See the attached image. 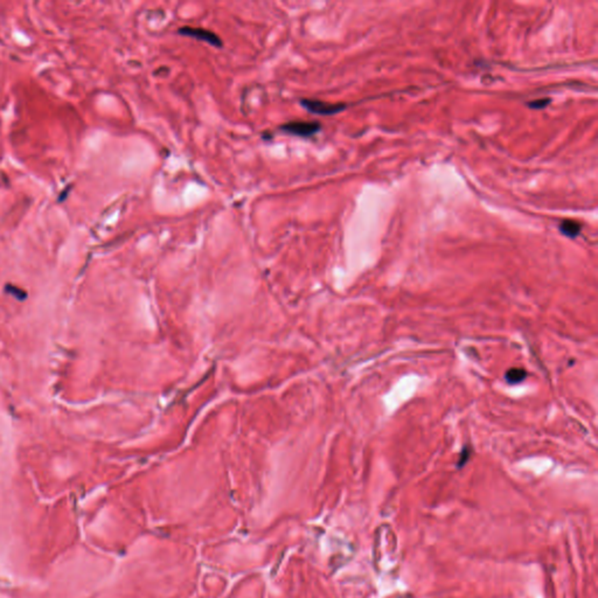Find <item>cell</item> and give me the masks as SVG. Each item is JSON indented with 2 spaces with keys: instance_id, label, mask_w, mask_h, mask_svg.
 Returning <instances> with one entry per match:
<instances>
[{
  "instance_id": "obj_2",
  "label": "cell",
  "mask_w": 598,
  "mask_h": 598,
  "mask_svg": "<svg viewBox=\"0 0 598 598\" xmlns=\"http://www.w3.org/2000/svg\"><path fill=\"white\" fill-rule=\"evenodd\" d=\"M300 105L309 112L320 116H332L346 109L344 103H328L314 98H302Z\"/></svg>"
},
{
  "instance_id": "obj_7",
  "label": "cell",
  "mask_w": 598,
  "mask_h": 598,
  "mask_svg": "<svg viewBox=\"0 0 598 598\" xmlns=\"http://www.w3.org/2000/svg\"><path fill=\"white\" fill-rule=\"evenodd\" d=\"M469 457H470V450L469 448H465L464 450H463L462 455H461V458H459V466H463L465 464L466 462L469 461Z\"/></svg>"
},
{
  "instance_id": "obj_5",
  "label": "cell",
  "mask_w": 598,
  "mask_h": 598,
  "mask_svg": "<svg viewBox=\"0 0 598 598\" xmlns=\"http://www.w3.org/2000/svg\"><path fill=\"white\" fill-rule=\"evenodd\" d=\"M527 376V373L525 369L523 368H512L510 369L506 373V375H505V379H506V381L508 383H511V385H517V383H520L523 382L525 379H526Z\"/></svg>"
},
{
  "instance_id": "obj_1",
  "label": "cell",
  "mask_w": 598,
  "mask_h": 598,
  "mask_svg": "<svg viewBox=\"0 0 598 598\" xmlns=\"http://www.w3.org/2000/svg\"><path fill=\"white\" fill-rule=\"evenodd\" d=\"M282 132L300 138H312L320 132L321 124L317 120H291L279 127Z\"/></svg>"
},
{
  "instance_id": "obj_4",
  "label": "cell",
  "mask_w": 598,
  "mask_h": 598,
  "mask_svg": "<svg viewBox=\"0 0 598 598\" xmlns=\"http://www.w3.org/2000/svg\"><path fill=\"white\" fill-rule=\"evenodd\" d=\"M581 229H582L581 224L574 220H565L560 224V230H561V233L565 235V236L570 238H575L576 236H579Z\"/></svg>"
},
{
  "instance_id": "obj_3",
  "label": "cell",
  "mask_w": 598,
  "mask_h": 598,
  "mask_svg": "<svg viewBox=\"0 0 598 598\" xmlns=\"http://www.w3.org/2000/svg\"><path fill=\"white\" fill-rule=\"evenodd\" d=\"M178 34L180 35L192 37L198 41H202L208 44H212L215 48H222L223 42L221 37L215 34L212 30L206 28H200V27H191V26H184L178 29Z\"/></svg>"
},
{
  "instance_id": "obj_6",
  "label": "cell",
  "mask_w": 598,
  "mask_h": 598,
  "mask_svg": "<svg viewBox=\"0 0 598 598\" xmlns=\"http://www.w3.org/2000/svg\"><path fill=\"white\" fill-rule=\"evenodd\" d=\"M549 102H551V99L549 98H544V99H537V101H533V102H530V105L531 108H534V109H542V108H546L549 104Z\"/></svg>"
}]
</instances>
